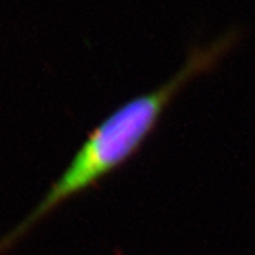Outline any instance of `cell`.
Returning a JSON list of instances; mask_svg holds the SVG:
<instances>
[{"label": "cell", "instance_id": "obj_1", "mask_svg": "<svg viewBox=\"0 0 255 255\" xmlns=\"http://www.w3.org/2000/svg\"><path fill=\"white\" fill-rule=\"evenodd\" d=\"M243 38V30L228 28L206 46H193L180 70L152 91L128 100L88 133L71 162L57 177L34 209L0 237V255H6L55 210L84 191L94 189L132 160L183 88L197 77L214 71Z\"/></svg>", "mask_w": 255, "mask_h": 255}]
</instances>
